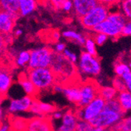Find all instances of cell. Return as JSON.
<instances>
[{"label":"cell","mask_w":131,"mask_h":131,"mask_svg":"<svg viewBox=\"0 0 131 131\" xmlns=\"http://www.w3.org/2000/svg\"><path fill=\"white\" fill-rule=\"evenodd\" d=\"M27 76L38 92L52 88L56 79L55 73L49 67L28 70Z\"/></svg>","instance_id":"6da1fadb"},{"label":"cell","mask_w":131,"mask_h":131,"mask_svg":"<svg viewBox=\"0 0 131 131\" xmlns=\"http://www.w3.org/2000/svg\"><path fill=\"white\" fill-rule=\"evenodd\" d=\"M53 53V50L48 47H41L30 51V60L27 65L28 70L50 67Z\"/></svg>","instance_id":"7a4b0ae2"},{"label":"cell","mask_w":131,"mask_h":131,"mask_svg":"<svg viewBox=\"0 0 131 131\" xmlns=\"http://www.w3.org/2000/svg\"><path fill=\"white\" fill-rule=\"evenodd\" d=\"M109 13L110 12L108 6L98 3L97 6L90 13L84 16L83 17L80 18V24L84 28L92 30L93 27L105 20Z\"/></svg>","instance_id":"3957f363"},{"label":"cell","mask_w":131,"mask_h":131,"mask_svg":"<svg viewBox=\"0 0 131 131\" xmlns=\"http://www.w3.org/2000/svg\"><path fill=\"white\" fill-rule=\"evenodd\" d=\"M78 68L81 73L91 77L99 75L102 70L101 63L98 58L88 54L87 52H83L80 54Z\"/></svg>","instance_id":"277c9868"},{"label":"cell","mask_w":131,"mask_h":131,"mask_svg":"<svg viewBox=\"0 0 131 131\" xmlns=\"http://www.w3.org/2000/svg\"><path fill=\"white\" fill-rule=\"evenodd\" d=\"M123 114L124 113H119L103 108L96 116L91 119L89 123L92 127H101L106 129L120 122Z\"/></svg>","instance_id":"5b68a950"},{"label":"cell","mask_w":131,"mask_h":131,"mask_svg":"<svg viewBox=\"0 0 131 131\" xmlns=\"http://www.w3.org/2000/svg\"><path fill=\"white\" fill-rule=\"evenodd\" d=\"M105 104V101L100 95H97L89 104L84 107L79 108L76 112V115L79 119L89 122L104 108Z\"/></svg>","instance_id":"8992f818"},{"label":"cell","mask_w":131,"mask_h":131,"mask_svg":"<svg viewBox=\"0 0 131 131\" xmlns=\"http://www.w3.org/2000/svg\"><path fill=\"white\" fill-rule=\"evenodd\" d=\"M50 68L56 77L57 74L62 76H70L74 70V65L71 63L66 57L59 53H53L52 61L50 66Z\"/></svg>","instance_id":"52a82bcc"},{"label":"cell","mask_w":131,"mask_h":131,"mask_svg":"<svg viewBox=\"0 0 131 131\" xmlns=\"http://www.w3.org/2000/svg\"><path fill=\"white\" fill-rule=\"evenodd\" d=\"M80 100L77 104L78 108H82L89 104L94 97L98 95L99 89L94 82H86L80 87Z\"/></svg>","instance_id":"ba28073f"},{"label":"cell","mask_w":131,"mask_h":131,"mask_svg":"<svg viewBox=\"0 0 131 131\" xmlns=\"http://www.w3.org/2000/svg\"><path fill=\"white\" fill-rule=\"evenodd\" d=\"M25 131H54L50 118L35 116L27 120Z\"/></svg>","instance_id":"9c48e42d"},{"label":"cell","mask_w":131,"mask_h":131,"mask_svg":"<svg viewBox=\"0 0 131 131\" xmlns=\"http://www.w3.org/2000/svg\"><path fill=\"white\" fill-rule=\"evenodd\" d=\"M121 27L106 19L101 24L93 27L91 30L94 33H102V34H104L108 37L118 38L121 35Z\"/></svg>","instance_id":"30bf717a"},{"label":"cell","mask_w":131,"mask_h":131,"mask_svg":"<svg viewBox=\"0 0 131 131\" xmlns=\"http://www.w3.org/2000/svg\"><path fill=\"white\" fill-rule=\"evenodd\" d=\"M33 101H34V97L28 95H25L17 99H12L9 104L8 112L14 114L16 112H27L29 111Z\"/></svg>","instance_id":"8fae6325"},{"label":"cell","mask_w":131,"mask_h":131,"mask_svg":"<svg viewBox=\"0 0 131 131\" xmlns=\"http://www.w3.org/2000/svg\"><path fill=\"white\" fill-rule=\"evenodd\" d=\"M18 18L9 13L0 9V33L3 35H11Z\"/></svg>","instance_id":"7c38bea8"},{"label":"cell","mask_w":131,"mask_h":131,"mask_svg":"<svg viewBox=\"0 0 131 131\" xmlns=\"http://www.w3.org/2000/svg\"><path fill=\"white\" fill-rule=\"evenodd\" d=\"M74 12L80 19L90 13L98 4L96 0H72Z\"/></svg>","instance_id":"4fadbf2b"},{"label":"cell","mask_w":131,"mask_h":131,"mask_svg":"<svg viewBox=\"0 0 131 131\" xmlns=\"http://www.w3.org/2000/svg\"><path fill=\"white\" fill-rule=\"evenodd\" d=\"M62 123L58 131H72L76 129L77 122L79 120L76 112L68 110L63 113L62 117Z\"/></svg>","instance_id":"5bb4252c"},{"label":"cell","mask_w":131,"mask_h":131,"mask_svg":"<svg viewBox=\"0 0 131 131\" xmlns=\"http://www.w3.org/2000/svg\"><path fill=\"white\" fill-rule=\"evenodd\" d=\"M13 84V78L8 69L0 67V97H6Z\"/></svg>","instance_id":"9a60e30c"},{"label":"cell","mask_w":131,"mask_h":131,"mask_svg":"<svg viewBox=\"0 0 131 131\" xmlns=\"http://www.w3.org/2000/svg\"><path fill=\"white\" fill-rule=\"evenodd\" d=\"M63 95L71 103L77 104L80 100V91L78 86H67L63 87Z\"/></svg>","instance_id":"2e32d148"},{"label":"cell","mask_w":131,"mask_h":131,"mask_svg":"<svg viewBox=\"0 0 131 131\" xmlns=\"http://www.w3.org/2000/svg\"><path fill=\"white\" fill-rule=\"evenodd\" d=\"M19 7L20 3L18 0H0V9L9 13L17 17H20Z\"/></svg>","instance_id":"e0dca14e"},{"label":"cell","mask_w":131,"mask_h":131,"mask_svg":"<svg viewBox=\"0 0 131 131\" xmlns=\"http://www.w3.org/2000/svg\"><path fill=\"white\" fill-rule=\"evenodd\" d=\"M19 83H20L22 89L25 92L26 95H28V96H30L33 97L38 93V90L36 89L35 85L32 84V82L29 80V78L27 77V75L26 76L24 75L20 77Z\"/></svg>","instance_id":"ac0fdd59"},{"label":"cell","mask_w":131,"mask_h":131,"mask_svg":"<svg viewBox=\"0 0 131 131\" xmlns=\"http://www.w3.org/2000/svg\"><path fill=\"white\" fill-rule=\"evenodd\" d=\"M37 8V0H24L20 3L19 13L21 16L31 14Z\"/></svg>","instance_id":"d6986e66"},{"label":"cell","mask_w":131,"mask_h":131,"mask_svg":"<svg viewBox=\"0 0 131 131\" xmlns=\"http://www.w3.org/2000/svg\"><path fill=\"white\" fill-rule=\"evenodd\" d=\"M117 100L119 101L123 112L131 110V93L128 91L119 92Z\"/></svg>","instance_id":"ffe728a7"},{"label":"cell","mask_w":131,"mask_h":131,"mask_svg":"<svg viewBox=\"0 0 131 131\" xmlns=\"http://www.w3.org/2000/svg\"><path fill=\"white\" fill-rule=\"evenodd\" d=\"M62 35L67 39L71 40L73 41L77 42L79 45H83L85 43V40H86V37L84 36L83 35L79 34V33L72 30H67L62 32Z\"/></svg>","instance_id":"44dd1931"},{"label":"cell","mask_w":131,"mask_h":131,"mask_svg":"<svg viewBox=\"0 0 131 131\" xmlns=\"http://www.w3.org/2000/svg\"><path fill=\"white\" fill-rule=\"evenodd\" d=\"M107 19L115 24H116L119 27L123 28V25L127 21L126 16L121 12H115V13H109Z\"/></svg>","instance_id":"7402d4cb"},{"label":"cell","mask_w":131,"mask_h":131,"mask_svg":"<svg viewBox=\"0 0 131 131\" xmlns=\"http://www.w3.org/2000/svg\"><path fill=\"white\" fill-rule=\"evenodd\" d=\"M116 94L117 91L113 87H104L100 88L98 91V95H100L105 102L116 98Z\"/></svg>","instance_id":"603a6c76"},{"label":"cell","mask_w":131,"mask_h":131,"mask_svg":"<svg viewBox=\"0 0 131 131\" xmlns=\"http://www.w3.org/2000/svg\"><path fill=\"white\" fill-rule=\"evenodd\" d=\"M30 60V52L29 51H22L20 52L16 58V64L17 67H27Z\"/></svg>","instance_id":"cb8c5ba5"},{"label":"cell","mask_w":131,"mask_h":131,"mask_svg":"<svg viewBox=\"0 0 131 131\" xmlns=\"http://www.w3.org/2000/svg\"><path fill=\"white\" fill-rule=\"evenodd\" d=\"M38 109H39L40 116H45L47 114L53 113L56 110V108L55 105L50 103L38 102Z\"/></svg>","instance_id":"d4e9b609"},{"label":"cell","mask_w":131,"mask_h":131,"mask_svg":"<svg viewBox=\"0 0 131 131\" xmlns=\"http://www.w3.org/2000/svg\"><path fill=\"white\" fill-rule=\"evenodd\" d=\"M104 108L108 109V110H111V111H114V112H119V113H124V112L123 111V109L121 108V105H120L119 101L117 100V98H114V99H112L110 101L105 102Z\"/></svg>","instance_id":"484cf974"},{"label":"cell","mask_w":131,"mask_h":131,"mask_svg":"<svg viewBox=\"0 0 131 131\" xmlns=\"http://www.w3.org/2000/svg\"><path fill=\"white\" fill-rule=\"evenodd\" d=\"M84 47L86 49V52L93 56H97V50H96V44L94 41V39L91 37H86L85 43H84Z\"/></svg>","instance_id":"4316f807"},{"label":"cell","mask_w":131,"mask_h":131,"mask_svg":"<svg viewBox=\"0 0 131 131\" xmlns=\"http://www.w3.org/2000/svg\"><path fill=\"white\" fill-rule=\"evenodd\" d=\"M121 9L126 19L131 20V2L127 0H121Z\"/></svg>","instance_id":"83f0119b"},{"label":"cell","mask_w":131,"mask_h":131,"mask_svg":"<svg viewBox=\"0 0 131 131\" xmlns=\"http://www.w3.org/2000/svg\"><path fill=\"white\" fill-rule=\"evenodd\" d=\"M130 69L129 68L128 65L124 63H118L115 66V72L116 75L119 77H121L123 74L130 72Z\"/></svg>","instance_id":"f1b7e54d"},{"label":"cell","mask_w":131,"mask_h":131,"mask_svg":"<svg viewBox=\"0 0 131 131\" xmlns=\"http://www.w3.org/2000/svg\"><path fill=\"white\" fill-rule=\"evenodd\" d=\"M92 128H93L92 126L91 125V123L88 121L79 119L75 129L77 131H89Z\"/></svg>","instance_id":"f546056e"},{"label":"cell","mask_w":131,"mask_h":131,"mask_svg":"<svg viewBox=\"0 0 131 131\" xmlns=\"http://www.w3.org/2000/svg\"><path fill=\"white\" fill-rule=\"evenodd\" d=\"M113 88H115L117 91H126V86L124 83L123 80L122 79V77H117L114 80V82H113Z\"/></svg>","instance_id":"4dcf8cb0"},{"label":"cell","mask_w":131,"mask_h":131,"mask_svg":"<svg viewBox=\"0 0 131 131\" xmlns=\"http://www.w3.org/2000/svg\"><path fill=\"white\" fill-rule=\"evenodd\" d=\"M108 36L102 34V33H95V35H94V41L96 44V45H104V43L108 40Z\"/></svg>","instance_id":"1f68e13d"},{"label":"cell","mask_w":131,"mask_h":131,"mask_svg":"<svg viewBox=\"0 0 131 131\" xmlns=\"http://www.w3.org/2000/svg\"><path fill=\"white\" fill-rule=\"evenodd\" d=\"M62 55L66 57L67 60H69L71 63H73V65H75L77 62V56L75 53L72 52L71 51H70L69 49L66 48L65 50L62 52Z\"/></svg>","instance_id":"d6a6232c"},{"label":"cell","mask_w":131,"mask_h":131,"mask_svg":"<svg viewBox=\"0 0 131 131\" xmlns=\"http://www.w3.org/2000/svg\"><path fill=\"white\" fill-rule=\"evenodd\" d=\"M26 123H27V120L24 119H16L13 123V127H14L15 129H16L17 131H20V130H25L26 129Z\"/></svg>","instance_id":"836d02e7"},{"label":"cell","mask_w":131,"mask_h":131,"mask_svg":"<svg viewBox=\"0 0 131 131\" xmlns=\"http://www.w3.org/2000/svg\"><path fill=\"white\" fill-rule=\"evenodd\" d=\"M48 1L49 5H50L54 9L56 10H60L62 8L63 4L67 0H45Z\"/></svg>","instance_id":"e575fe53"},{"label":"cell","mask_w":131,"mask_h":131,"mask_svg":"<svg viewBox=\"0 0 131 131\" xmlns=\"http://www.w3.org/2000/svg\"><path fill=\"white\" fill-rule=\"evenodd\" d=\"M122 36H131V20H127L121 30Z\"/></svg>","instance_id":"d590c367"},{"label":"cell","mask_w":131,"mask_h":131,"mask_svg":"<svg viewBox=\"0 0 131 131\" xmlns=\"http://www.w3.org/2000/svg\"><path fill=\"white\" fill-rule=\"evenodd\" d=\"M121 77L126 86V90L129 93H131V71L123 74Z\"/></svg>","instance_id":"8d00e7d4"},{"label":"cell","mask_w":131,"mask_h":131,"mask_svg":"<svg viewBox=\"0 0 131 131\" xmlns=\"http://www.w3.org/2000/svg\"><path fill=\"white\" fill-rule=\"evenodd\" d=\"M96 1L97 3L102 4V5H105V6L109 7V6H114L116 4H118L120 0H96Z\"/></svg>","instance_id":"74e56055"},{"label":"cell","mask_w":131,"mask_h":131,"mask_svg":"<svg viewBox=\"0 0 131 131\" xmlns=\"http://www.w3.org/2000/svg\"><path fill=\"white\" fill-rule=\"evenodd\" d=\"M6 38L3 35H2L1 33H0V56H1L5 49H6Z\"/></svg>","instance_id":"f35d334b"},{"label":"cell","mask_w":131,"mask_h":131,"mask_svg":"<svg viewBox=\"0 0 131 131\" xmlns=\"http://www.w3.org/2000/svg\"><path fill=\"white\" fill-rule=\"evenodd\" d=\"M66 48H66V45H65L64 43H62V42H59V43H56V44L53 52H56V53L62 54Z\"/></svg>","instance_id":"ab89813d"},{"label":"cell","mask_w":131,"mask_h":131,"mask_svg":"<svg viewBox=\"0 0 131 131\" xmlns=\"http://www.w3.org/2000/svg\"><path fill=\"white\" fill-rule=\"evenodd\" d=\"M73 9V6L72 0H67L62 8V9L64 10L65 12H70Z\"/></svg>","instance_id":"60d3db41"},{"label":"cell","mask_w":131,"mask_h":131,"mask_svg":"<svg viewBox=\"0 0 131 131\" xmlns=\"http://www.w3.org/2000/svg\"><path fill=\"white\" fill-rule=\"evenodd\" d=\"M6 97H0V124L2 123L3 118H4V111H3V101Z\"/></svg>","instance_id":"b9f144b4"},{"label":"cell","mask_w":131,"mask_h":131,"mask_svg":"<svg viewBox=\"0 0 131 131\" xmlns=\"http://www.w3.org/2000/svg\"><path fill=\"white\" fill-rule=\"evenodd\" d=\"M63 87L62 85L61 84H55L52 87L53 88V91L56 93H62V91H63Z\"/></svg>","instance_id":"7bdbcfd3"},{"label":"cell","mask_w":131,"mask_h":131,"mask_svg":"<svg viewBox=\"0 0 131 131\" xmlns=\"http://www.w3.org/2000/svg\"><path fill=\"white\" fill-rule=\"evenodd\" d=\"M63 116V113L61 111H58V110H56L53 113H52V116L55 119H61L62 117Z\"/></svg>","instance_id":"ee69618b"},{"label":"cell","mask_w":131,"mask_h":131,"mask_svg":"<svg viewBox=\"0 0 131 131\" xmlns=\"http://www.w3.org/2000/svg\"><path fill=\"white\" fill-rule=\"evenodd\" d=\"M0 131H9V125L7 123L0 124Z\"/></svg>","instance_id":"f6af8a7d"},{"label":"cell","mask_w":131,"mask_h":131,"mask_svg":"<svg viewBox=\"0 0 131 131\" xmlns=\"http://www.w3.org/2000/svg\"><path fill=\"white\" fill-rule=\"evenodd\" d=\"M22 33H23V30H20V29H17V30H16L14 31V35L16 36V37H19L22 35Z\"/></svg>","instance_id":"bcb514c9"},{"label":"cell","mask_w":131,"mask_h":131,"mask_svg":"<svg viewBox=\"0 0 131 131\" xmlns=\"http://www.w3.org/2000/svg\"><path fill=\"white\" fill-rule=\"evenodd\" d=\"M89 131H105V129L101 128V127H93Z\"/></svg>","instance_id":"7dc6e473"},{"label":"cell","mask_w":131,"mask_h":131,"mask_svg":"<svg viewBox=\"0 0 131 131\" xmlns=\"http://www.w3.org/2000/svg\"><path fill=\"white\" fill-rule=\"evenodd\" d=\"M128 67H129V68L130 69V70H131V62H129V66H128Z\"/></svg>","instance_id":"c3c4849f"},{"label":"cell","mask_w":131,"mask_h":131,"mask_svg":"<svg viewBox=\"0 0 131 131\" xmlns=\"http://www.w3.org/2000/svg\"><path fill=\"white\" fill-rule=\"evenodd\" d=\"M23 1H24V0H18L19 3H21V2H23Z\"/></svg>","instance_id":"681fc988"},{"label":"cell","mask_w":131,"mask_h":131,"mask_svg":"<svg viewBox=\"0 0 131 131\" xmlns=\"http://www.w3.org/2000/svg\"><path fill=\"white\" fill-rule=\"evenodd\" d=\"M39 1H45V0H39Z\"/></svg>","instance_id":"f907efd6"},{"label":"cell","mask_w":131,"mask_h":131,"mask_svg":"<svg viewBox=\"0 0 131 131\" xmlns=\"http://www.w3.org/2000/svg\"><path fill=\"white\" fill-rule=\"evenodd\" d=\"M72 131H77L76 129H73V130H72Z\"/></svg>","instance_id":"816d5d0a"},{"label":"cell","mask_w":131,"mask_h":131,"mask_svg":"<svg viewBox=\"0 0 131 131\" xmlns=\"http://www.w3.org/2000/svg\"><path fill=\"white\" fill-rule=\"evenodd\" d=\"M127 1H129V2H131V0H127Z\"/></svg>","instance_id":"f5cc1de1"}]
</instances>
